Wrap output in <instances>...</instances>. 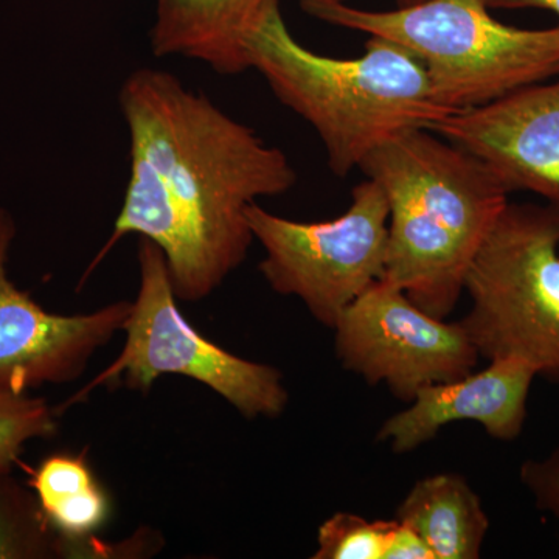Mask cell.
Segmentation results:
<instances>
[{"label":"cell","instance_id":"1","mask_svg":"<svg viewBox=\"0 0 559 559\" xmlns=\"http://www.w3.org/2000/svg\"><path fill=\"white\" fill-rule=\"evenodd\" d=\"M119 103L130 180L83 283L121 238L139 235L164 252L178 300L205 299L255 241L249 205L293 189L297 173L282 150L165 70H134Z\"/></svg>","mask_w":559,"mask_h":559},{"label":"cell","instance_id":"2","mask_svg":"<svg viewBox=\"0 0 559 559\" xmlns=\"http://www.w3.org/2000/svg\"><path fill=\"white\" fill-rule=\"evenodd\" d=\"M389 202L385 282L447 319L510 191L473 153L428 128L382 143L359 165Z\"/></svg>","mask_w":559,"mask_h":559},{"label":"cell","instance_id":"3","mask_svg":"<svg viewBox=\"0 0 559 559\" xmlns=\"http://www.w3.org/2000/svg\"><path fill=\"white\" fill-rule=\"evenodd\" d=\"M245 50L248 69L318 132L337 178L401 132L455 114L436 102L425 66L406 47L370 36L358 58L316 53L294 38L278 0H267Z\"/></svg>","mask_w":559,"mask_h":559},{"label":"cell","instance_id":"4","mask_svg":"<svg viewBox=\"0 0 559 559\" xmlns=\"http://www.w3.org/2000/svg\"><path fill=\"white\" fill-rule=\"evenodd\" d=\"M299 3L305 13L334 27L406 47L425 66L436 102L452 112L559 76V25L513 27L492 17L484 0H426L389 11L337 0Z\"/></svg>","mask_w":559,"mask_h":559},{"label":"cell","instance_id":"5","mask_svg":"<svg viewBox=\"0 0 559 559\" xmlns=\"http://www.w3.org/2000/svg\"><path fill=\"white\" fill-rule=\"evenodd\" d=\"M460 320L480 358L518 356L559 384V210L513 204L500 213L466 275Z\"/></svg>","mask_w":559,"mask_h":559},{"label":"cell","instance_id":"6","mask_svg":"<svg viewBox=\"0 0 559 559\" xmlns=\"http://www.w3.org/2000/svg\"><path fill=\"white\" fill-rule=\"evenodd\" d=\"M138 255L140 288L123 326L124 347L90 384L55 407L58 417L84 403L97 388L120 384L148 393L164 374H180L207 385L245 418L280 417L289 403L282 373L205 340L179 310L164 252L140 238Z\"/></svg>","mask_w":559,"mask_h":559},{"label":"cell","instance_id":"7","mask_svg":"<svg viewBox=\"0 0 559 559\" xmlns=\"http://www.w3.org/2000/svg\"><path fill=\"white\" fill-rule=\"evenodd\" d=\"M246 215L264 249L259 270L267 285L304 301L312 318L331 330L353 301L384 278L389 202L373 179L353 189L347 212L334 219L301 223L274 215L259 202Z\"/></svg>","mask_w":559,"mask_h":559},{"label":"cell","instance_id":"8","mask_svg":"<svg viewBox=\"0 0 559 559\" xmlns=\"http://www.w3.org/2000/svg\"><path fill=\"white\" fill-rule=\"evenodd\" d=\"M333 330L342 367L404 403L423 388L468 377L480 359L460 320L433 318L385 280L353 301Z\"/></svg>","mask_w":559,"mask_h":559},{"label":"cell","instance_id":"9","mask_svg":"<svg viewBox=\"0 0 559 559\" xmlns=\"http://www.w3.org/2000/svg\"><path fill=\"white\" fill-rule=\"evenodd\" d=\"M14 235L13 218L0 207V392L31 393L79 380L92 356L123 331L132 301H116L90 314L44 310L7 272Z\"/></svg>","mask_w":559,"mask_h":559},{"label":"cell","instance_id":"10","mask_svg":"<svg viewBox=\"0 0 559 559\" xmlns=\"http://www.w3.org/2000/svg\"><path fill=\"white\" fill-rule=\"evenodd\" d=\"M428 130L479 157L510 193L532 191L559 210V76Z\"/></svg>","mask_w":559,"mask_h":559},{"label":"cell","instance_id":"11","mask_svg":"<svg viewBox=\"0 0 559 559\" xmlns=\"http://www.w3.org/2000/svg\"><path fill=\"white\" fill-rule=\"evenodd\" d=\"M538 371L528 360L506 356L462 380L419 390L406 409L382 423L377 441L395 454H407L439 436L444 426L474 421L499 441L520 439Z\"/></svg>","mask_w":559,"mask_h":559},{"label":"cell","instance_id":"12","mask_svg":"<svg viewBox=\"0 0 559 559\" xmlns=\"http://www.w3.org/2000/svg\"><path fill=\"white\" fill-rule=\"evenodd\" d=\"M154 57H182L223 73L248 70L246 38L267 0H154Z\"/></svg>","mask_w":559,"mask_h":559},{"label":"cell","instance_id":"13","mask_svg":"<svg viewBox=\"0 0 559 559\" xmlns=\"http://www.w3.org/2000/svg\"><path fill=\"white\" fill-rule=\"evenodd\" d=\"M395 520L414 528L436 559H477L489 530L479 495L460 474L441 473L415 481Z\"/></svg>","mask_w":559,"mask_h":559},{"label":"cell","instance_id":"14","mask_svg":"<svg viewBox=\"0 0 559 559\" xmlns=\"http://www.w3.org/2000/svg\"><path fill=\"white\" fill-rule=\"evenodd\" d=\"M17 465L39 500L51 527L61 536L62 558H73L76 543L94 538L110 516V499L83 452H53L36 466Z\"/></svg>","mask_w":559,"mask_h":559},{"label":"cell","instance_id":"15","mask_svg":"<svg viewBox=\"0 0 559 559\" xmlns=\"http://www.w3.org/2000/svg\"><path fill=\"white\" fill-rule=\"evenodd\" d=\"M62 558L61 536L51 527L27 484L0 473V559Z\"/></svg>","mask_w":559,"mask_h":559},{"label":"cell","instance_id":"16","mask_svg":"<svg viewBox=\"0 0 559 559\" xmlns=\"http://www.w3.org/2000/svg\"><path fill=\"white\" fill-rule=\"evenodd\" d=\"M58 418L55 407L40 396L0 392V473L13 471L28 441L53 437Z\"/></svg>","mask_w":559,"mask_h":559},{"label":"cell","instance_id":"17","mask_svg":"<svg viewBox=\"0 0 559 559\" xmlns=\"http://www.w3.org/2000/svg\"><path fill=\"white\" fill-rule=\"evenodd\" d=\"M393 520L369 521L355 513H334L318 532L312 559H382Z\"/></svg>","mask_w":559,"mask_h":559},{"label":"cell","instance_id":"18","mask_svg":"<svg viewBox=\"0 0 559 559\" xmlns=\"http://www.w3.org/2000/svg\"><path fill=\"white\" fill-rule=\"evenodd\" d=\"M520 479L536 507L559 521V447L543 459L522 463Z\"/></svg>","mask_w":559,"mask_h":559},{"label":"cell","instance_id":"19","mask_svg":"<svg viewBox=\"0 0 559 559\" xmlns=\"http://www.w3.org/2000/svg\"><path fill=\"white\" fill-rule=\"evenodd\" d=\"M382 559H436L432 550L429 549L426 540L407 527L403 522L393 518L392 528H390L388 540H385L384 555Z\"/></svg>","mask_w":559,"mask_h":559},{"label":"cell","instance_id":"20","mask_svg":"<svg viewBox=\"0 0 559 559\" xmlns=\"http://www.w3.org/2000/svg\"><path fill=\"white\" fill-rule=\"evenodd\" d=\"M489 10L538 9L559 16V0H484Z\"/></svg>","mask_w":559,"mask_h":559},{"label":"cell","instance_id":"21","mask_svg":"<svg viewBox=\"0 0 559 559\" xmlns=\"http://www.w3.org/2000/svg\"><path fill=\"white\" fill-rule=\"evenodd\" d=\"M423 2H426V0H395L396 7H412Z\"/></svg>","mask_w":559,"mask_h":559},{"label":"cell","instance_id":"22","mask_svg":"<svg viewBox=\"0 0 559 559\" xmlns=\"http://www.w3.org/2000/svg\"><path fill=\"white\" fill-rule=\"evenodd\" d=\"M337 2H348V0H337Z\"/></svg>","mask_w":559,"mask_h":559}]
</instances>
